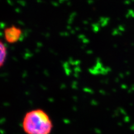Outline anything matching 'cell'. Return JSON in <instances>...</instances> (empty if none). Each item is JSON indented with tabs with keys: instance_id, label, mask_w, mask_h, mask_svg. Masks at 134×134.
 <instances>
[{
	"instance_id": "cell-2",
	"label": "cell",
	"mask_w": 134,
	"mask_h": 134,
	"mask_svg": "<svg viewBox=\"0 0 134 134\" xmlns=\"http://www.w3.org/2000/svg\"><path fill=\"white\" fill-rule=\"evenodd\" d=\"M23 35V31L19 27L12 26L5 29L4 31L5 39L10 44H14L18 42Z\"/></svg>"
},
{
	"instance_id": "cell-3",
	"label": "cell",
	"mask_w": 134,
	"mask_h": 134,
	"mask_svg": "<svg viewBox=\"0 0 134 134\" xmlns=\"http://www.w3.org/2000/svg\"><path fill=\"white\" fill-rule=\"evenodd\" d=\"M7 55V51L6 45L2 41L0 40V68L5 63Z\"/></svg>"
},
{
	"instance_id": "cell-1",
	"label": "cell",
	"mask_w": 134,
	"mask_h": 134,
	"mask_svg": "<svg viewBox=\"0 0 134 134\" xmlns=\"http://www.w3.org/2000/svg\"><path fill=\"white\" fill-rule=\"evenodd\" d=\"M53 127L51 117L42 108L32 109L23 117L22 127L26 134H50Z\"/></svg>"
}]
</instances>
